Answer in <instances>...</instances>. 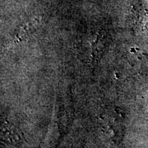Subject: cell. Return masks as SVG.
<instances>
[{
    "label": "cell",
    "mask_w": 148,
    "mask_h": 148,
    "mask_svg": "<svg viewBox=\"0 0 148 148\" xmlns=\"http://www.w3.org/2000/svg\"><path fill=\"white\" fill-rule=\"evenodd\" d=\"M1 136L3 141L6 142L14 146L21 145V136L18 134V131L14 128L13 125L10 123H5L1 128Z\"/></svg>",
    "instance_id": "1"
},
{
    "label": "cell",
    "mask_w": 148,
    "mask_h": 148,
    "mask_svg": "<svg viewBox=\"0 0 148 148\" xmlns=\"http://www.w3.org/2000/svg\"><path fill=\"white\" fill-rule=\"evenodd\" d=\"M38 21H37V19L35 18V19L28 22L27 23L21 26L20 27L19 30H18L17 35H16L17 39L20 40L23 39L25 36L34 32L36 29L37 25H38Z\"/></svg>",
    "instance_id": "2"
}]
</instances>
